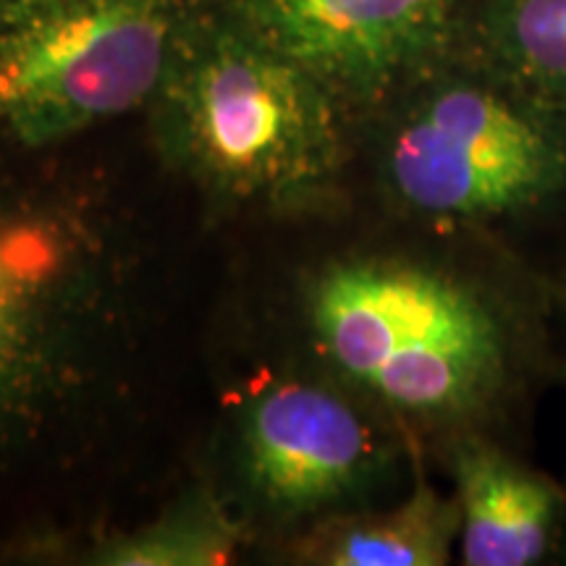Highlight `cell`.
I'll list each match as a JSON object with an SVG mask.
<instances>
[{
	"instance_id": "cell-5",
	"label": "cell",
	"mask_w": 566,
	"mask_h": 566,
	"mask_svg": "<svg viewBox=\"0 0 566 566\" xmlns=\"http://www.w3.org/2000/svg\"><path fill=\"white\" fill-rule=\"evenodd\" d=\"M467 0H233V21L334 97L378 101L438 66Z\"/></svg>"
},
{
	"instance_id": "cell-8",
	"label": "cell",
	"mask_w": 566,
	"mask_h": 566,
	"mask_svg": "<svg viewBox=\"0 0 566 566\" xmlns=\"http://www.w3.org/2000/svg\"><path fill=\"white\" fill-rule=\"evenodd\" d=\"M462 556L470 566H527L546 554L558 516V495L491 446H464L457 454Z\"/></svg>"
},
{
	"instance_id": "cell-9",
	"label": "cell",
	"mask_w": 566,
	"mask_h": 566,
	"mask_svg": "<svg viewBox=\"0 0 566 566\" xmlns=\"http://www.w3.org/2000/svg\"><path fill=\"white\" fill-rule=\"evenodd\" d=\"M483 69L566 118V0H478Z\"/></svg>"
},
{
	"instance_id": "cell-6",
	"label": "cell",
	"mask_w": 566,
	"mask_h": 566,
	"mask_svg": "<svg viewBox=\"0 0 566 566\" xmlns=\"http://www.w3.org/2000/svg\"><path fill=\"white\" fill-rule=\"evenodd\" d=\"M370 433L336 394L283 384L254 399L244 420V470L281 512L334 504L370 470Z\"/></svg>"
},
{
	"instance_id": "cell-11",
	"label": "cell",
	"mask_w": 566,
	"mask_h": 566,
	"mask_svg": "<svg viewBox=\"0 0 566 566\" xmlns=\"http://www.w3.org/2000/svg\"><path fill=\"white\" fill-rule=\"evenodd\" d=\"M237 527L216 506L187 504L137 533L118 535L95 551L105 566H210L229 562Z\"/></svg>"
},
{
	"instance_id": "cell-7",
	"label": "cell",
	"mask_w": 566,
	"mask_h": 566,
	"mask_svg": "<svg viewBox=\"0 0 566 566\" xmlns=\"http://www.w3.org/2000/svg\"><path fill=\"white\" fill-rule=\"evenodd\" d=\"M74 263L55 223L0 218V422L24 409L59 357Z\"/></svg>"
},
{
	"instance_id": "cell-1",
	"label": "cell",
	"mask_w": 566,
	"mask_h": 566,
	"mask_svg": "<svg viewBox=\"0 0 566 566\" xmlns=\"http://www.w3.org/2000/svg\"><path fill=\"white\" fill-rule=\"evenodd\" d=\"M155 95L168 147L218 195L292 200L334 171L336 97L239 21L179 30Z\"/></svg>"
},
{
	"instance_id": "cell-4",
	"label": "cell",
	"mask_w": 566,
	"mask_h": 566,
	"mask_svg": "<svg viewBox=\"0 0 566 566\" xmlns=\"http://www.w3.org/2000/svg\"><path fill=\"white\" fill-rule=\"evenodd\" d=\"M554 118L491 71L430 84L388 145L396 195L430 216L483 218L525 208L562 179Z\"/></svg>"
},
{
	"instance_id": "cell-2",
	"label": "cell",
	"mask_w": 566,
	"mask_h": 566,
	"mask_svg": "<svg viewBox=\"0 0 566 566\" xmlns=\"http://www.w3.org/2000/svg\"><path fill=\"white\" fill-rule=\"evenodd\" d=\"M317 342L334 363L396 409L454 417L491 394L504 342L475 294L441 273L349 263L313 294Z\"/></svg>"
},
{
	"instance_id": "cell-3",
	"label": "cell",
	"mask_w": 566,
	"mask_h": 566,
	"mask_svg": "<svg viewBox=\"0 0 566 566\" xmlns=\"http://www.w3.org/2000/svg\"><path fill=\"white\" fill-rule=\"evenodd\" d=\"M176 34L174 0H0V124L38 147L137 108Z\"/></svg>"
},
{
	"instance_id": "cell-10",
	"label": "cell",
	"mask_w": 566,
	"mask_h": 566,
	"mask_svg": "<svg viewBox=\"0 0 566 566\" xmlns=\"http://www.w3.org/2000/svg\"><path fill=\"white\" fill-rule=\"evenodd\" d=\"M459 527V504L417 485L391 512L331 525L310 556L331 566H438L449 562Z\"/></svg>"
}]
</instances>
